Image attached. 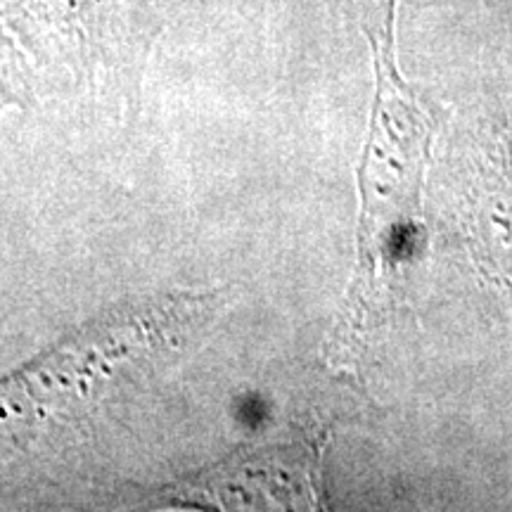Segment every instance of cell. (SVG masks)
<instances>
[{"label":"cell","mask_w":512,"mask_h":512,"mask_svg":"<svg viewBox=\"0 0 512 512\" xmlns=\"http://www.w3.org/2000/svg\"><path fill=\"white\" fill-rule=\"evenodd\" d=\"M394 10L396 0H389L382 36L370 34L377 95L368 147L358 171L363 192L358 271L344 318V330L351 335L380 311L384 292L394 290L392 271L401 256L399 242L420 223L422 169L430 159L432 121L396 69Z\"/></svg>","instance_id":"6da1fadb"},{"label":"cell","mask_w":512,"mask_h":512,"mask_svg":"<svg viewBox=\"0 0 512 512\" xmlns=\"http://www.w3.org/2000/svg\"><path fill=\"white\" fill-rule=\"evenodd\" d=\"M0 22L43 67L136 95L164 29L166 0H12Z\"/></svg>","instance_id":"7a4b0ae2"},{"label":"cell","mask_w":512,"mask_h":512,"mask_svg":"<svg viewBox=\"0 0 512 512\" xmlns=\"http://www.w3.org/2000/svg\"><path fill=\"white\" fill-rule=\"evenodd\" d=\"M467 197L477 259L512 278V145L508 138L491 145L482 162H477Z\"/></svg>","instance_id":"3957f363"},{"label":"cell","mask_w":512,"mask_h":512,"mask_svg":"<svg viewBox=\"0 0 512 512\" xmlns=\"http://www.w3.org/2000/svg\"><path fill=\"white\" fill-rule=\"evenodd\" d=\"M29 95V72L22 50L12 31L0 24V112L10 105L24 107Z\"/></svg>","instance_id":"277c9868"}]
</instances>
